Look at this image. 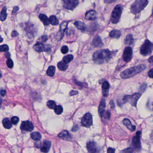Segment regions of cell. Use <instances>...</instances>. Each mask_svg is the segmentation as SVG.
<instances>
[{
  "label": "cell",
  "mask_w": 153,
  "mask_h": 153,
  "mask_svg": "<svg viewBox=\"0 0 153 153\" xmlns=\"http://www.w3.org/2000/svg\"><path fill=\"white\" fill-rule=\"evenodd\" d=\"M39 18L44 25L48 26L50 25V22L49 19L48 18L47 16L46 15H44V14H40L39 15Z\"/></svg>",
  "instance_id": "22"
},
{
  "label": "cell",
  "mask_w": 153,
  "mask_h": 153,
  "mask_svg": "<svg viewBox=\"0 0 153 153\" xmlns=\"http://www.w3.org/2000/svg\"><path fill=\"white\" fill-rule=\"evenodd\" d=\"M9 48L7 44H3L0 47V51L1 52H7L9 50Z\"/></svg>",
  "instance_id": "35"
},
{
  "label": "cell",
  "mask_w": 153,
  "mask_h": 153,
  "mask_svg": "<svg viewBox=\"0 0 153 153\" xmlns=\"http://www.w3.org/2000/svg\"><path fill=\"white\" fill-rule=\"evenodd\" d=\"M110 115H111L110 112H109V111H107L106 114L104 113L103 117V116H104L105 118L106 119H109L110 117Z\"/></svg>",
  "instance_id": "40"
},
{
  "label": "cell",
  "mask_w": 153,
  "mask_h": 153,
  "mask_svg": "<svg viewBox=\"0 0 153 153\" xmlns=\"http://www.w3.org/2000/svg\"><path fill=\"white\" fill-rule=\"evenodd\" d=\"M133 41H134V39H133L132 35L131 34H128L127 35L125 39V43L128 45H131L133 44Z\"/></svg>",
  "instance_id": "28"
},
{
  "label": "cell",
  "mask_w": 153,
  "mask_h": 153,
  "mask_svg": "<svg viewBox=\"0 0 153 153\" xmlns=\"http://www.w3.org/2000/svg\"></svg>",
  "instance_id": "53"
},
{
  "label": "cell",
  "mask_w": 153,
  "mask_h": 153,
  "mask_svg": "<svg viewBox=\"0 0 153 153\" xmlns=\"http://www.w3.org/2000/svg\"><path fill=\"white\" fill-rule=\"evenodd\" d=\"M18 35H19V33L17 31H13L12 32L11 36L12 37H17Z\"/></svg>",
  "instance_id": "44"
},
{
  "label": "cell",
  "mask_w": 153,
  "mask_h": 153,
  "mask_svg": "<svg viewBox=\"0 0 153 153\" xmlns=\"http://www.w3.org/2000/svg\"><path fill=\"white\" fill-rule=\"evenodd\" d=\"M121 152H124V153H132L133 152V150L132 148H128L127 149L123 150Z\"/></svg>",
  "instance_id": "39"
},
{
  "label": "cell",
  "mask_w": 153,
  "mask_h": 153,
  "mask_svg": "<svg viewBox=\"0 0 153 153\" xmlns=\"http://www.w3.org/2000/svg\"><path fill=\"white\" fill-rule=\"evenodd\" d=\"M146 68V66L144 64L129 68L122 72L121 74V77L123 79L130 78L142 72Z\"/></svg>",
  "instance_id": "2"
},
{
  "label": "cell",
  "mask_w": 153,
  "mask_h": 153,
  "mask_svg": "<svg viewBox=\"0 0 153 153\" xmlns=\"http://www.w3.org/2000/svg\"><path fill=\"white\" fill-rule=\"evenodd\" d=\"M7 65L8 67L10 68H12L14 66V62L10 58H8L7 61Z\"/></svg>",
  "instance_id": "37"
},
{
  "label": "cell",
  "mask_w": 153,
  "mask_h": 153,
  "mask_svg": "<svg viewBox=\"0 0 153 153\" xmlns=\"http://www.w3.org/2000/svg\"><path fill=\"white\" fill-rule=\"evenodd\" d=\"M31 138L33 140H36V141L40 140L41 138V136L40 133L37 132H34L31 133Z\"/></svg>",
  "instance_id": "31"
},
{
  "label": "cell",
  "mask_w": 153,
  "mask_h": 153,
  "mask_svg": "<svg viewBox=\"0 0 153 153\" xmlns=\"http://www.w3.org/2000/svg\"><path fill=\"white\" fill-rule=\"evenodd\" d=\"M5 57L7 58H10V57H11V54H10V53H8V52H6V53L5 54Z\"/></svg>",
  "instance_id": "50"
},
{
  "label": "cell",
  "mask_w": 153,
  "mask_h": 153,
  "mask_svg": "<svg viewBox=\"0 0 153 153\" xmlns=\"http://www.w3.org/2000/svg\"><path fill=\"white\" fill-rule=\"evenodd\" d=\"M110 106H111V109H113L115 107V103H114V101L112 100L110 101Z\"/></svg>",
  "instance_id": "46"
},
{
  "label": "cell",
  "mask_w": 153,
  "mask_h": 153,
  "mask_svg": "<svg viewBox=\"0 0 153 153\" xmlns=\"http://www.w3.org/2000/svg\"><path fill=\"white\" fill-rule=\"evenodd\" d=\"M97 17V13L94 10H91L86 13V19L89 20H93L96 19Z\"/></svg>",
  "instance_id": "14"
},
{
  "label": "cell",
  "mask_w": 153,
  "mask_h": 153,
  "mask_svg": "<svg viewBox=\"0 0 153 153\" xmlns=\"http://www.w3.org/2000/svg\"><path fill=\"white\" fill-rule=\"evenodd\" d=\"M68 48L67 46H64L62 47L61 52L63 54H66L68 52Z\"/></svg>",
  "instance_id": "38"
},
{
  "label": "cell",
  "mask_w": 153,
  "mask_h": 153,
  "mask_svg": "<svg viewBox=\"0 0 153 153\" xmlns=\"http://www.w3.org/2000/svg\"><path fill=\"white\" fill-rule=\"evenodd\" d=\"M121 35V32L118 30H113L110 32V36L114 38H119Z\"/></svg>",
  "instance_id": "24"
},
{
  "label": "cell",
  "mask_w": 153,
  "mask_h": 153,
  "mask_svg": "<svg viewBox=\"0 0 153 153\" xmlns=\"http://www.w3.org/2000/svg\"><path fill=\"white\" fill-rule=\"evenodd\" d=\"M153 50V44L148 40H145L140 49V53L143 56H147L151 54Z\"/></svg>",
  "instance_id": "6"
},
{
  "label": "cell",
  "mask_w": 153,
  "mask_h": 153,
  "mask_svg": "<svg viewBox=\"0 0 153 153\" xmlns=\"http://www.w3.org/2000/svg\"><path fill=\"white\" fill-rule=\"evenodd\" d=\"M87 148L89 153H96L98 152L96 144L93 142H89L87 144Z\"/></svg>",
  "instance_id": "15"
},
{
  "label": "cell",
  "mask_w": 153,
  "mask_h": 153,
  "mask_svg": "<svg viewBox=\"0 0 153 153\" xmlns=\"http://www.w3.org/2000/svg\"><path fill=\"white\" fill-rule=\"evenodd\" d=\"M115 149H114V148L110 147V148H109L107 149V152L108 153H114L115 152Z\"/></svg>",
  "instance_id": "43"
},
{
  "label": "cell",
  "mask_w": 153,
  "mask_h": 153,
  "mask_svg": "<svg viewBox=\"0 0 153 153\" xmlns=\"http://www.w3.org/2000/svg\"><path fill=\"white\" fill-rule=\"evenodd\" d=\"M106 100L104 99H103L100 103L99 108H98V113L99 114L101 117H103L104 113L105 112V108H106Z\"/></svg>",
  "instance_id": "18"
},
{
  "label": "cell",
  "mask_w": 153,
  "mask_h": 153,
  "mask_svg": "<svg viewBox=\"0 0 153 153\" xmlns=\"http://www.w3.org/2000/svg\"><path fill=\"white\" fill-rule=\"evenodd\" d=\"M74 57L73 56L72 54H69V55H67V56H65L63 58V61L64 62H65L66 64H68L70 62L72 61Z\"/></svg>",
  "instance_id": "32"
},
{
  "label": "cell",
  "mask_w": 153,
  "mask_h": 153,
  "mask_svg": "<svg viewBox=\"0 0 153 153\" xmlns=\"http://www.w3.org/2000/svg\"><path fill=\"white\" fill-rule=\"evenodd\" d=\"M7 8L5 7H4L2 10H1V15H0V19L1 20V21H4L7 19Z\"/></svg>",
  "instance_id": "25"
},
{
  "label": "cell",
  "mask_w": 153,
  "mask_h": 153,
  "mask_svg": "<svg viewBox=\"0 0 153 153\" xmlns=\"http://www.w3.org/2000/svg\"><path fill=\"white\" fill-rule=\"evenodd\" d=\"M141 94L139 93H136L132 95H125L123 99L124 103H128L133 107L136 106L137 101L140 98Z\"/></svg>",
  "instance_id": "5"
},
{
  "label": "cell",
  "mask_w": 153,
  "mask_h": 153,
  "mask_svg": "<svg viewBox=\"0 0 153 153\" xmlns=\"http://www.w3.org/2000/svg\"><path fill=\"white\" fill-rule=\"evenodd\" d=\"M110 88V84L108 82L105 81L103 82L102 85L103 94L104 97H107L109 94V90Z\"/></svg>",
  "instance_id": "17"
},
{
  "label": "cell",
  "mask_w": 153,
  "mask_h": 153,
  "mask_svg": "<svg viewBox=\"0 0 153 153\" xmlns=\"http://www.w3.org/2000/svg\"><path fill=\"white\" fill-rule=\"evenodd\" d=\"M51 147V142L48 140H45L43 143L42 147L41 148V151L44 153L49 152Z\"/></svg>",
  "instance_id": "20"
},
{
  "label": "cell",
  "mask_w": 153,
  "mask_h": 153,
  "mask_svg": "<svg viewBox=\"0 0 153 153\" xmlns=\"http://www.w3.org/2000/svg\"><path fill=\"white\" fill-rule=\"evenodd\" d=\"M68 23L67 22H64L60 26V30L57 34V39L58 40H60L64 37L65 31L67 29L68 27Z\"/></svg>",
  "instance_id": "12"
},
{
  "label": "cell",
  "mask_w": 153,
  "mask_h": 153,
  "mask_svg": "<svg viewBox=\"0 0 153 153\" xmlns=\"http://www.w3.org/2000/svg\"><path fill=\"white\" fill-rule=\"evenodd\" d=\"M142 132L138 131L136 134V135L133 136L132 140V144L133 147L136 150H140L141 149V144H140V136Z\"/></svg>",
  "instance_id": "9"
},
{
  "label": "cell",
  "mask_w": 153,
  "mask_h": 153,
  "mask_svg": "<svg viewBox=\"0 0 153 153\" xmlns=\"http://www.w3.org/2000/svg\"><path fill=\"white\" fill-rule=\"evenodd\" d=\"M55 72V68L54 66H50L47 71V75L50 77H53L54 76Z\"/></svg>",
  "instance_id": "27"
},
{
  "label": "cell",
  "mask_w": 153,
  "mask_h": 153,
  "mask_svg": "<svg viewBox=\"0 0 153 153\" xmlns=\"http://www.w3.org/2000/svg\"><path fill=\"white\" fill-rule=\"evenodd\" d=\"M64 8L67 10H74L79 4L78 0H62Z\"/></svg>",
  "instance_id": "7"
},
{
  "label": "cell",
  "mask_w": 153,
  "mask_h": 153,
  "mask_svg": "<svg viewBox=\"0 0 153 153\" xmlns=\"http://www.w3.org/2000/svg\"><path fill=\"white\" fill-rule=\"evenodd\" d=\"M148 61L150 63H153V56L150 57V58L148 59Z\"/></svg>",
  "instance_id": "51"
},
{
  "label": "cell",
  "mask_w": 153,
  "mask_h": 153,
  "mask_svg": "<svg viewBox=\"0 0 153 153\" xmlns=\"http://www.w3.org/2000/svg\"><path fill=\"white\" fill-rule=\"evenodd\" d=\"M11 121L12 123L14 125H16L18 124V123L19 121V118L16 116H14L11 119Z\"/></svg>",
  "instance_id": "36"
},
{
  "label": "cell",
  "mask_w": 153,
  "mask_h": 153,
  "mask_svg": "<svg viewBox=\"0 0 153 153\" xmlns=\"http://www.w3.org/2000/svg\"><path fill=\"white\" fill-rule=\"evenodd\" d=\"M123 123L126 127H127L128 129L131 132H134L136 129V127L135 126L132 125V123L131 122L130 120L128 119H125L123 121Z\"/></svg>",
  "instance_id": "16"
},
{
  "label": "cell",
  "mask_w": 153,
  "mask_h": 153,
  "mask_svg": "<svg viewBox=\"0 0 153 153\" xmlns=\"http://www.w3.org/2000/svg\"><path fill=\"white\" fill-rule=\"evenodd\" d=\"M5 94H6V91L5 90H1V96H5Z\"/></svg>",
  "instance_id": "49"
},
{
  "label": "cell",
  "mask_w": 153,
  "mask_h": 153,
  "mask_svg": "<svg viewBox=\"0 0 153 153\" xmlns=\"http://www.w3.org/2000/svg\"><path fill=\"white\" fill-rule=\"evenodd\" d=\"M20 128L22 130L26 132H31L32 131L34 128L33 124L29 121H25L22 123L21 125L20 126Z\"/></svg>",
  "instance_id": "13"
},
{
  "label": "cell",
  "mask_w": 153,
  "mask_h": 153,
  "mask_svg": "<svg viewBox=\"0 0 153 153\" xmlns=\"http://www.w3.org/2000/svg\"><path fill=\"white\" fill-rule=\"evenodd\" d=\"M49 20H50V23L52 25L56 26L58 25L59 23L58 20L57 19L56 16L54 15H52L49 18Z\"/></svg>",
  "instance_id": "30"
},
{
  "label": "cell",
  "mask_w": 153,
  "mask_h": 153,
  "mask_svg": "<svg viewBox=\"0 0 153 153\" xmlns=\"http://www.w3.org/2000/svg\"><path fill=\"white\" fill-rule=\"evenodd\" d=\"M19 10V7H15L13 8V11H12V15H15L17 13V12Z\"/></svg>",
  "instance_id": "41"
},
{
  "label": "cell",
  "mask_w": 153,
  "mask_h": 153,
  "mask_svg": "<svg viewBox=\"0 0 153 153\" xmlns=\"http://www.w3.org/2000/svg\"><path fill=\"white\" fill-rule=\"evenodd\" d=\"M54 111L57 115H60L63 112V108L62 106H56L54 108Z\"/></svg>",
  "instance_id": "34"
},
{
  "label": "cell",
  "mask_w": 153,
  "mask_h": 153,
  "mask_svg": "<svg viewBox=\"0 0 153 153\" xmlns=\"http://www.w3.org/2000/svg\"><path fill=\"white\" fill-rule=\"evenodd\" d=\"M2 41H3V39H2V37H1V42H2Z\"/></svg>",
  "instance_id": "52"
},
{
  "label": "cell",
  "mask_w": 153,
  "mask_h": 153,
  "mask_svg": "<svg viewBox=\"0 0 153 153\" xmlns=\"http://www.w3.org/2000/svg\"><path fill=\"white\" fill-rule=\"evenodd\" d=\"M11 121L7 118H5L2 121V124L5 128L7 129L11 128L12 127Z\"/></svg>",
  "instance_id": "26"
},
{
  "label": "cell",
  "mask_w": 153,
  "mask_h": 153,
  "mask_svg": "<svg viewBox=\"0 0 153 153\" xmlns=\"http://www.w3.org/2000/svg\"><path fill=\"white\" fill-rule=\"evenodd\" d=\"M132 50L130 47H127L125 49L123 53V59L124 61L128 62L132 59Z\"/></svg>",
  "instance_id": "11"
},
{
  "label": "cell",
  "mask_w": 153,
  "mask_h": 153,
  "mask_svg": "<svg viewBox=\"0 0 153 153\" xmlns=\"http://www.w3.org/2000/svg\"><path fill=\"white\" fill-rule=\"evenodd\" d=\"M112 57V53L108 50H101L97 51L93 54V61L96 64H105L110 60Z\"/></svg>",
  "instance_id": "1"
},
{
  "label": "cell",
  "mask_w": 153,
  "mask_h": 153,
  "mask_svg": "<svg viewBox=\"0 0 153 153\" xmlns=\"http://www.w3.org/2000/svg\"><path fill=\"white\" fill-rule=\"evenodd\" d=\"M58 69L61 71H65L68 68V65L64 61L60 62L58 64Z\"/></svg>",
  "instance_id": "29"
},
{
  "label": "cell",
  "mask_w": 153,
  "mask_h": 153,
  "mask_svg": "<svg viewBox=\"0 0 153 153\" xmlns=\"http://www.w3.org/2000/svg\"><path fill=\"white\" fill-rule=\"evenodd\" d=\"M93 46L95 47H101L103 46V44L102 42L101 38L99 36H97L93 39Z\"/></svg>",
  "instance_id": "19"
},
{
  "label": "cell",
  "mask_w": 153,
  "mask_h": 153,
  "mask_svg": "<svg viewBox=\"0 0 153 153\" xmlns=\"http://www.w3.org/2000/svg\"><path fill=\"white\" fill-rule=\"evenodd\" d=\"M33 48L36 52L40 53L44 51H48L51 50L50 45H44L41 43L37 42L35 44L33 47Z\"/></svg>",
  "instance_id": "10"
},
{
  "label": "cell",
  "mask_w": 153,
  "mask_h": 153,
  "mask_svg": "<svg viewBox=\"0 0 153 153\" xmlns=\"http://www.w3.org/2000/svg\"><path fill=\"white\" fill-rule=\"evenodd\" d=\"M74 25L75 26H76L77 28L79 29L81 31H85L86 27L85 23H83L82 22L80 21H76L74 23Z\"/></svg>",
  "instance_id": "23"
},
{
  "label": "cell",
  "mask_w": 153,
  "mask_h": 153,
  "mask_svg": "<svg viewBox=\"0 0 153 153\" xmlns=\"http://www.w3.org/2000/svg\"><path fill=\"white\" fill-rule=\"evenodd\" d=\"M78 93V91H74V90H72V91H71L70 93V95L71 96H73V95H76V94Z\"/></svg>",
  "instance_id": "48"
},
{
  "label": "cell",
  "mask_w": 153,
  "mask_h": 153,
  "mask_svg": "<svg viewBox=\"0 0 153 153\" xmlns=\"http://www.w3.org/2000/svg\"><path fill=\"white\" fill-rule=\"evenodd\" d=\"M148 0H136L131 7V12L136 14L140 12L148 5Z\"/></svg>",
  "instance_id": "3"
},
{
  "label": "cell",
  "mask_w": 153,
  "mask_h": 153,
  "mask_svg": "<svg viewBox=\"0 0 153 153\" xmlns=\"http://www.w3.org/2000/svg\"><path fill=\"white\" fill-rule=\"evenodd\" d=\"M58 136L62 139L66 140H68L71 138V136L70 133L66 130L61 132L60 133L58 134Z\"/></svg>",
  "instance_id": "21"
},
{
  "label": "cell",
  "mask_w": 153,
  "mask_h": 153,
  "mask_svg": "<svg viewBox=\"0 0 153 153\" xmlns=\"http://www.w3.org/2000/svg\"><path fill=\"white\" fill-rule=\"evenodd\" d=\"M47 106L51 109H54L56 107V103L54 101L50 100L47 103Z\"/></svg>",
  "instance_id": "33"
},
{
  "label": "cell",
  "mask_w": 153,
  "mask_h": 153,
  "mask_svg": "<svg viewBox=\"0 0 153 153\" xmlns=\"http://www.w3.org/2000/svg\"><path fill=\"white\" fill-rule=\"evenodd\" d=\"M123 7L121 5H118L115 7L112 11L111 15V22L113 24H116L119 21L122 13Z\"/></svg>",
  "instance_id": "4"
},
{
  "label": "cell",
  "mask_w": 153,
  "mask_h": 153,
  "mask_svg": "<svg viewBox=\"0 0 153 153\" xmlns=\"http://www.w3.org/2000/svg\"><path fill=\"white\" fill-rule=\"evenodd\" d=\"M81 124L83 127L89 128L93 125V117L90 113H86L83 115L81 120Z\"/></svg>",
  "instance_id": "8"
},
{
  "label": "cell",
  "mask_w": 153,
  "mask_h": 153,
  "mask_svg": "<svg viewBox=\"0 0 153 153\" xmlns=\"http://www.w3.org/2000/svg\"><path fill=\"white\" fill-rule=\"evenodd\" d=\"M148 76L150 78H153V68L151 69L148 72Z\"/></svg>",
  "instance_id": "42"
},
{
  "label": "cell",
  "mask_w": 153,
  "mask_h": 153,
  "mask_svg": "<svg viewBox=\"0 0 153 153\" xmlns=\"http://www.w3.org/2000/svg\"><path fill=\"white\" fill-rule=\"evenodd\" d=\"M47 36H43L41 37V41H42V42H46V41L47 40Z\"/></svg>",
  "instance_id": "47"
},
{
  "label": "cell",
  "mask_w": 153,
  "mask_h": 153,
  "mask_svg": "<svg viewBox=\"0 0 153 153\" xmlns=\"http://www.w3.org/2000/svg\"><path fill=\"white\" fill-rule=\"evenodd\" d=\"M104 1L106 3L111 4L113 2H115L117 0H104Z\"/></svg>",
  "instance_id": "45"
}]
</instances>
